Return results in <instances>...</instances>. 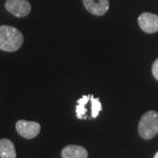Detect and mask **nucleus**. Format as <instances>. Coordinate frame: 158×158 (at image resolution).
I'll use <instances>...</instances> for the list:
<instances>
[{"label":"nucleus","instance_id":"nucleus-1","mask_svg":"<svg viewBox=\"0 0 158 158\" xmlns=\"http://www.w3.org/2000/svg\"><path fill=\"white\" fill-rule=\"evenodd\" d=\"M24 41L23 34L19 30L11 26L0 27V49L14 52L20 48Z\"/></svg>","mask_w":158,"mask_h":158},{"label":"nucleus","instance_id":"nucleus-2","mask_svg":"<svg viewBox=\"0 0 158 158\" xmlns=\"http://www.w3.org/2000/svg\"><path fill=\"white\" fill-rule=\"evenodd\" d=\"M139 135L144 140H150L158 134V113L147 112L141 117L138 127Z\"/></svg>","mask_w":158,"mask_h":158},{"label":"nucleus","instance_id":"nucleus-3","mask_svg":"<svg viewBox=\"0 0 158 158\" xmlns=\"http://www.w3.org/2000/svg\"><path fill=\"white\" fill-rule=\"evenodd\" d=\"M18 134L26 139H33L38 135L40 131V125L35 121L19 120L16 123Z\"/></svg>","mask_w":158,"mask_h":158},{"label":"nucleus","instance_id":"nucleus-4","mask_svg":"<svg viewBox=\"0 0 158 158\" xmlns=\"http://www.w3.org/2000/svg\"><path fill=\"white\" fill-rule=\"evenodd\" d=\"M6 8L12 15L19 18L26 17L31 11V5L27 0H7Z\"/></svg>","mask_w":158,"mask_h":158},{"label":"nucleus","instance_id":"nucleus-5","mask_svg":"<svg viewBox=\"0 0 158 158\" xmlns=\"http://www.w3.org/2000/svg\"><path fill=\"white\" fill-rule=\"evenodd\" d=\"M138 23L145 33L153 34L158 32V15L156 14L144 12L138 18Z\"/></svg>","mask_w":158,"mask_h":158},{"label":"nucleus","instance_id":"nucleus-6","mask_svg":"<svg viewBox=\"0 0 158 158\" xmlns=\"http://www.w3.org/2000/svg\"><path fill=\"white\" fill-rule=\"evenodd\" d=\"M83 3L86 10L96 16L104 15L109 9L108 0H83Z\"/></svg>","mask_w":158,"mask_h":158},{"label":"nucleus","instance_id":"nucleus-7","mask_svg":"<svg viewBox=\"0 0 158 158\" xmlns=\"http://www.w3.org/2000/svg\"><path fill=\"white\" fill-rule=\"evenodd\" d=\"M62 158H87L88 152L85 148L78 145H69L62 151Z\"/></svg>","mask_w":158,"mask_h":158},{"label":"nucleus","instance_id":"nucleus-8","mask_svg":"<svg viewBox=\"0 0 158 158\" xmlns=\"http://www.w3.org/2000/svg\"><path fill=\"white\" fill-rule=\"evenodd\" d=\"M0 157L16 158V150L14 144L8 139L0 140Z\"/></svg>","mask_w":158,"mask_h":158},{"label":"nucleus","instance_id":"nucleus-9","mask_svg":"<svg viewBox=\"0 0 158 158\" xmlns=\"http://www.w3.org/2000/svg\"><path fill=\"white\" fill-rule=\"evenodd\" d=\"M90 97H91L90 94H89V95H84L80 99L77 100V106L76 107V113H77V117L79 119H85V118H87V116H86L87 109L85 108V106L90 100Z\"/></svg>","mask_w":158,"mask_h":158},{"label":"nucleus","instance_id":"nucleus-10","mask_svg":"<svg viewBox=\"0 0 158 158\" xmlns=\"http://www.w3.org/2000/svg\"><path fill=\"white\" fill-rule=\"evenodd\" d=\"M90 102H91V117L97 118L102 111L101 103L98 98H94L93 95H91L90 97Z\"/></svg>","mask_w":158,"mask_h":158},{"label":"nucleus","instance_id":"nucleus-11","mask_svg":"<svg viewBox=\"0 0 158 158\" xmlns=\"http://www.w3.org/2000/svg\"><path fill=\"white\" fill-rule=\"evenodd\" d=\"M152 73L153 76L155 77V78L158 81V58L155 61V62L153 63Z\"/></svg>","mask_w":158,"mask_h":158},{"label":"nucleus","instance_id":"nucleus-12","mask_svg":"<svg viewBox=\"0 0 158 158\" xmlns=\"http://www.w3.org/2000/svg\"><path fill=\"white\" fill-rule=\"evenodd\" d=\"M154 158H158V151H157V153H156V154L155 155V156H154Z\"/></svg>","mask_w":158,"mask_h":158}]
</instances>
